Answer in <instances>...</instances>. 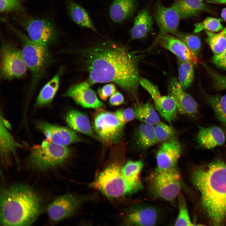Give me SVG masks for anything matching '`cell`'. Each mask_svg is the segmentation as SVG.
Wrapping results in <instances>:
<instances>
[{"label": "cell", "mask_w": 226, "mask_h": 226, "mask_svg": "<svg viewBox=\"0 0 226 226\" xmlns=\"http://www.w3.org/2000/svg\"><path fill=\"white\" fill-rule=\"evenodd\" d=\"M206 1L211 4H226V0H206Z\"/></svg>", "instance_id": "f6af8a7d"}, {"label": "cell", "mask_w": 226, "mask_h": 226, "mask_svg": "<svg viewBox=\"0 0 226 226\" xmlns=\"http://www.w3.org/2000/svg\"><path fill=\"white\" fill-rule=\"evenodd\" d=\"M63 68H60L55 75L42 88L36 99L35 105L41 107L50 104L58 90Z\"/></svg>", "instance_id": "603a6c76"}, {"label": "cell", "mask_w": 226, "mask_h": 226, "mask_svg": "<svg viewBox=\"0 0 226 226\" xmlns=\"http://www.w3.org/2000/svg\"><path fill=\"white\" fill-rule=\"evenodd\" d=\"M124 145L120 143L112 145L111 153L114 160L98 175L90 186L110 198L128 194L126 186L121 174L122 166L118 158L124 151Z\"/></svg>", "instance_id": "5b68a950"}, {"label": "cell", "mask_w": 226, "mask_h": 226, "mask_svg": "<svg viewBox=\"0 0 226 226\" xmlns=\"http://www.w3.org/2000/svg\"><path fill=\"white\" fill-rule=\"evenodd\" d=\"M205 30L207 36L206 42L214 55L222 53L226 48V27L218 34Z\"/></svg>", "instance_id": "1f68e13d"}, {"label": "cell", "mask_w": 226, "mask_h": 226, "mask_svg": "<svg viewBox=\"0 0 226 226\" xmlns=\"http://www.w3.org/2000/svg\"><path fill=\"white\" fill-rule=\"evenodd\" d=\"M191 176L211 223L223 224L226 221V163L218 160L196 167Z\"/></svg>", "instance_id": "7a4b0ae2"}, {"label": "cell", "mask_w": 226, "mask_h": 226, "mask_svg": "<svg viewBox=\"0 0 226 226\" xmlns=\"http://www.w3.org/2000/svg\"><path fill=\"white\" fill-rule=\"evenodd\" d=\"M8 25L21 41L22 56L31 72V82L29 92L30 96L38 83L45 75L48 67L52 62V55L48 47L34 42L22 31L10 24Z\"/></svg>", "instance_id": "277c9868"}, {"label": "cell", "mask_w": 226, "mask_h": 226, "mask_svg": "<svg viewBox=\"0 0 226 226\" xmlns=\"http://www.w3.org/2000/svg\"><path fill=\"white\" fill-rule=\"evenodd\" d=\"M179 212L175 222V226H193L189 217L186 201L183 195L180 192L178 196Z\"/></svg>", "instance_id": "836d02e7"}, {"label": "cell", "mask_w": 226, "mask_h": 226, "mask_svg": "<svg viewBox=\"0 0 226 226\" xmlns=\"http://www.w3.org/2000/svg\"><path fill=\"white\" fill-rule=\"evenodd\" d=\"M91 198L88 196L66 194L55 199L47 208L51 221L58 222L75 214L81 205Z\"/></svg>", "instance_id": "8fae6325"}, {"label": "cell", "mask_w": 226, "mask_h": 226, "mask_svg": "<svg viewBox=\"0 0 226 226\" xmlns=\"http://www.w3.org/2000/svg\"><path fill=\"white\" fill-rule=\"evenodd\" d=\"M133 108L135 118L142 123L154 126L160 121L157 112L149 103L136 105Z\"/></svg>", "instance_id": "4dcf8cb0"}, {"label": "cell", "mask_w": 226, "mask_h": 226, "mask_svg": "<svg viewBox=\"0 0 226 226\" xmlns=\"http://www.w3.org/2000/svg\"><path fill=\"white\" fill-rule=\"evenodd\" d=\"M148 180L153 193L165 200H175L180 192V176L176 166L165 170L156 169Z\"/></svg>", "instance_id": "52a82bcc"}, {"label": "cell", "mask_w": 226, "mask_h": 226, "mask_svg": "<svg viewBox=\"0 0 226 226\" xmlns=\"http://www.w3.org/2000/svg\"><path fill=\"white\" fill-rule=\"evenodd\" d=\"M0 223L3 226H28L36 220L42 210L41 199L32 187L14 183L0 192Z\"/></svg>", "instance_id": "3957f363"}, {"label": "cell", "mask_w": 226, "mask_h": 226, "mask_svg": "<svg viewBox=\"0 0 226 226\" xmlns=\"http://www.w3.org/2000/svg\"><path fill=\"white\" fill-rule=\"evenodd\" d=\"M221 16L223 19L226 22V8L222 10Z\"/></svg>", "instance_id": "bcb514c9"}, {"label": "cell", "mask_w": 226, "mask_h": 226, "mask_svg": "<svg viewBox=\"0 0 226 226\" xmlns=\"http://www.w3.org/2000/svg\"><path fill=\"white\" fill-rule=\"evenodd\" d=\"M69 15L78 25L89 29L99 34L86 11L74 0H67Z\"/></svg>", "instance_id": "4316f807"}, {"label": "cell", "mask_w": 226, "mask_h": 226, "mask_svg": "<svg viewBox=\"0 0 226 226\" xmlns=\"http://www.w3.org/2000/svg\"><path fill=\"white\" fill-rule=\"evenodd\" d=\"M8 123L1 116L0 125V153L3 162L8 159L11 153H15L16 149L22 147L17 142L8 131Z\"/></svg>", "instance_id": "83f0119b"}, {"label": "cell", "mask_w": 226, "mask_h": 226, "mask_svg": "<svg viewBox=\"0 0 226 226\" xmlns=\"http://www.w3.org/2000/svg\"><path fill=\"white\" fill-rule=\"evenodd\" d=\"M212 60L216 66L226 70V48L221 53L214 55Z\"/></svg>", "instance_id": "7bdbcfd3"}, {"label": "cell", "mask_w": 226, "mask_h": 226, "mask_svg": "<svg viewBox=\"0 0 226 226\" xmlns=\"http://www.w3.org/2000/svg\"><path fill=\"white\" fill-rule=\"evenodd\" d=\"M196 140L198 145L206 149H212L223 145L225 141V134L217 126L204 127L198 125Z\"/></svg>", "instance_id": "ffe728a7"}, {"label": "cell", "mask_w": 226, "mask_h": 226, "mask_svg": "<svg viewBox=\"0 0 226 226\" xmlns=\"http://www.w3.org/2000/svg\"><path fill=\"white\" fill-rule=\"evenodd\" d=\"M139 83L141 86L150 94L153 100L161 96L157 87L150 81L144 78H140Z\"/></svg>", "instance_id": "60d3db41"}, {"label": "cell", "mask_w": 226, "mask_h": 226, "mask_svg": "<svg viewBox=\"0 0 226 226\" xmlns=\"http://www.w3.org/2000/svg\"><path fill=\"white\" fill-rule=\"evenodd\" d=\"M91 85L85 81L71 85L63 96L71 98L77 105L85 108L104 109L105 105L98 98Z\"/></svg>", "instance_id": "7c38bea8"}, {"label": "cell", "mask_w": 226, "mask_h": 226, "mask_svg": "<svg viewBox=\"0 0 226 226\" xmlns=\"http://www.w3.org/2000/svg\"><path fill=\"white\" fill-rule=\"evenodd\" d=\"M160 213L156 207L140 205L130 209L125 216L124 223L127 225L154 226L158 223Z\"/></svg>", "instance_id": "4fadbf2b"}, {"label": "cell", "mask_w": 226, "mask_h": 226, "mask_svg": "<svg viewBox=\"0 0 226 226\" xmlns=\"http://www.w3.org/2000/svg\"><path fill=\"white\" fill-rule=\"evenodd\" d=\"M143 166V161L139 160H129L122 167L121 174L128 194L135 193L143 188L140 175Z\"/></svg>", "instance_id": "d6986e66"}, {"label": "cell", "mask_w": 226, "mask_h": 226, "mask_svg": "<svg viewBox=\"0 0 226 226\" xmlns=\"http://www.w3.org/2000/svg\"><path fill=\"white\" fill-rule=\"evenodd\" d=\"M201 1H203V0H201Z\"/></svg>", "instance_id": "7dc6e473"}, {"label": "cell", "mask_w": 226, "mask_h": 226, "mask_svg": "<svg viewBox=\"0 0 226 226\" xmlns=\"http://www.w3.org/2000/svg\"><path fill=\"white\" fill-rule=\"evenodd\" d=\"M75 55L80 70L86 73L87 81L112 83L136 99L140 77L141 56L120 43L109 38L77 48Z\"/></svg>", "instance_id": "6da1fadb"}, {"label": "cell", "mask_w": 226, "mask_h": 226, "mask_svg": "<svg viewBox=\"0 0 226 226\" xmlns=\"http://www.w3.org/2000/svg\"><path fill=\"white\" fill-rule=\"evenodd\" d=\"M137 7L136 0H114L109 9L110 17L116 24H121L130 18Z\"/></svg>", "instance_id": "44dd1931"}, {"label": "cell", "mask_w": 226, "mask_h": 226, "mask_svg": "<svg viewBox=\"0 0 226 226\" xmlns=\"http://www.w3.org/2000/svg\"><path fill=\"white\" fill-rule=\"evenodd\" d=\"M70 155V150L67 146L55 144L46 139L31 149L26 161L31 169L44 171L61 166Z\"/></svg>", "instance_id": "8992f818"}, {"label": "cell", "mask_w": 226, "mask_h": 226, "mask_svg": "<svg viewBox=\"0 0 226 226\" xmlns=\"http://www.w3.org/2000/svg\"><path fill=\"white\" fill-rule=\"evenodd\" d=\"M155 106L161 117L170 125L176 118L178 112L175 98L168 95L160 96L154 100Z\"/></svg>", "instance_id": "484cf974"}, {"label": "cell", "mask_w": 226, "mask_h": 226, "mask_svg": "<svg viewBox=\"0 0 226 226\" xmlns=\"http://www.w3.org/2000/svg\"><path fill=\"white\" fill-rule=\"evenodd\" d=\"M93 116V129L103 144L112 146L121 142L125 125L115 113L104 109H97Z\"/></svg>", "instance_id": "ba28073f"}, {"label": "cell", "mask_w": 226, "mask_h": 226, "mask_svg": "<svg viewBox=\"0 0 226 226\" xmlns=\"http://www.w3.org/2000/svg\"><path fill=\"white\" fill-rule=\"evenodd\" d=\"M154 133L157 143H163L175 137L176 131L170 125L159 122L154 125Z\"/></svg>", "instance_id": "e575fe53"}, {"label": "cell", "mask_w": 226, "mask_h": 226, "mask_svg": "<svg viewBox=\"0 0 226 226\" xmlns=\"http://www.w3.org/2000/svg\"><path fill=\"white\" fill-rule=\"evenodd\" d=\"M168 89L169 94L176 101L178 113L195 117L198 113L197 103L191 96L184 91L176 78H173L170 81Z\"/></svg>", "instance_id": "2e32d148"}, {"label": "cell", "mask_w": 226, "mask_h": 226, "mask_svg": "<svg viewBox=\"0 0 226 226\" xmlns=\"http://www.w3.org/2000/svg\"><path fill=\"white\" fill-rule=\"evenodd\" d=\"M114 113L119 121L124 125L135 118L133 108H131L119 109Z\"/></svg>", "instance_id": "f35d334b"}, {"label": "cell", "mask_w": 226, "mask_h": 226, "mask_svg": "<svg viewBox=\"0 0 226 226\" xmlns=\"http://www.w3.org/2000/svg\"><path fill=\"white\" fill-rule=\"evenodd\" d=\"M182 151L180 143L175 137L162 143L156 154V169L165 170L176 167Z\"/></svg>", "instance_id": "5bb4252c"}, {"label": "cell", "mask_w": 226, "mask_h": 226, "mask_svg": "<svg viewBox=\"0 0 226 226\" xmlns=\"http://www.w3.org/2000/svg\"><path fill=\"white\" fill-rule=\"evenodd\" d=\"M172 6L181 19L196 16L202 12H211L201 0H175Z\"/></svg>", "instance_id": "cb8c5ba5"}, {"label": "cell", "mask_w": 226, "mask_h": 226, "mask_svg": "<svg viewBox=\"0 0 226 226\" xmlns=\"http://www.w3.org/2000/svg\"><path fill=\"white\" fill-rule=\"evenodd\" d=\"M21 8L20 0H0V11L7 13L17 11Z\"/></svg>", "instance_id": "ab89813d"}, {"label": "cell", "mask_w": 226, "mask_h": 226, "mask_svg": "<svg viewBox=\"0 0 226 226\" xmlns=\"http://www.w3.org/2000/svg\"><path fill=\"white\" fill-rule=\"evenodd\" d=\"M0 76L11 80L24 77L28 68L23 58L21 50L12 43H2L0 48Z\"/></svg>", "instance_id": "9c48e42d"}, {"label": "cell", "mask_w": 226, "mask_h": 226, "mask_svg": "<svg viewBox=\"0 0 226 226\" xmlns=\"http://www.w3.org/2000/svg\"><path fill=\"white\" fill-rule=\"evenodd\" d=\"M202 65L212 78L214 88L217 90L226 89V76L218 73L205 63Z\"/></svg>", "instance_id": "74e56055"}, {"label": "cell", "mask_w": 226, "mask_h": 226, "mask_svg": "<svg viewBox=\"0 0 226 226\" xmlns=\"http://www.w3.org/2000/svg\"><path fill=\"white\" fill-rule=\"evenodd\" d=\"M174 54L179 61L191 62L196 65L199 62L197 56L178 38L169 34L156 39L155 42Z\"/></svg>", "instance_id": "ac0fdd59"}, {"label": "cell", "mask_w": 226, "mask_h": 226, "mask_svg": "<svg viewBox=\"0 0 226 226\" xmlns=\"http://www.w3.org/2000/svg\"><path fill=\"white\" fill-rule=\"evenodd\" d=\"M197 56L200 51L201 42L197 35L183 33H179L176 36Z\"/></svg>", "instance_id": "8d00e7d4"}, {"label": "cell", "mask_w": 226, "mask_h": 226, "mask_svg": "<svg viewBox=\"0 0 226 226\" xmlns=\"http://www.w3.org/2000/svg\"><path fill=\"white\" fill-rule=\"evenodd\" d=\"M21 23L30 38L40 45L49 48L58 40L57 29L46 19L27 17L22 20Z\"/></svg>", "instance_id": "30bf717a"}, {"label": "cell", "mask_w": 226, "mask_h": 226, "mask_svg": "<svg viewBox=\"0 0 226 226\" xmlns=\"http://www.w3.org/2000/svg\"><path fill=\"white\" fill-rule=\"evenodd\" d=\"M116 91L115 84L110 83H107L98 90V95L100 99L104 101L106 100Z\"/></svg>", "instance_id": "b9f144b4"}, {"label": "cell", "mask_w": 226, "mask_h": 226, "mask_svg": "<svg viewBox=\"0 0 226 226\" xmlns=\"http://www.w3.org/2000/svg\"><path fill=\"white\" fill-rule=\"evenodd\" d=\"M37 126L45 135L46 139L55 144L66 146L82 141L74 131L66 127L45 122L38 123Z\"/></svg>", "instance_id": "9a60e30c"}, {"label": "cell", "mask_w": 226, "mask_h": 226, "mask_svg": "<svg viewBox=\"0 0 226 226\" xmlns=\"http://www.w3.org/2000/svg\"><path fill=\"white\" fill-rule=\"evenodd\" d=\"M154 127V125L141 123L136 129L133 139L137 148L145 150L157 143Z\"/></svg>", "instance_id": "d4e9b609"}, {"label": "cell", "mask_w": 226, "mask_h": 226, "mask_svg": "<svg viewBox=\"0 0 226 226\" xmlns=\"http://www.w3.org/2000/svg\"><path fill=\"white\" fill-rule=\"evenodd\" d=\"M124 102V98L122 94L118 91H116L110 97L109 102L113 106H118Z\"/></svg>", "instance_id": "ee69618b"}, {"label": "cell", "mask_w": 226, "mask_h": 226, "mask_svg": "<svg viewBox=\"0 0 226 226\" xmlns=\"http://www.w3.org/2000/svg\"><path fill=\"white\" fill-rule=\"evenodd\" d=\"M66 121L73 130L99 140L91 127L88 117L83 113L75 110H71L66 115Z\"/></svg>", "instance_id": "7402d4cb"}, {"label": "cell", "mask_w": 226, "mask_h": 226, "mask_svg": "<svg viewBox=\"0 0 226 226\" xmlns=\"http://www.w3.org/2000/svg\"><path fill=\"white\" fill-rule=\"evenodd\" d=\"M205 98L206 103L213 109L226 132V94H207Z\"/></svg>", "instance_id": "f546056e"}, {"label": "cell", "mask_w": 226, "mask_h": 226, "mask_svg": "<svg viewBox=\"0 0 226 226\" xmlns=\"http://www.w3.org/2000/svg\"><path fill=\"white\" fill-rule=\"evenodd\" d=\"M153 21L146 9L142 10L136 16L133 26L130 30L132 39H140L146 36L152 30Z\"/></svg>", "instance_id": "f1b7e54d"}, {"label": "cell", "mask_w": 226, "mask_h": 226, "mask_svg": "<svg viewBox=\"0 0 226 226\" xmlns=\"http://www.w3.org/2000/svg\"><path fill=\"white\" fill-rule=\"evenodd\" d=\"M222 19L211 17L206 18L202 21L194 25V32L199 33L203 30H207L212 32H217L223 29L221 24Z\"/></svg>", "instance_id": "d590c367"}, {"label": "cell", "mask_w": 226, "mask_h": 226, "mask_svg": "<svg viewBox=\"0 0 226 226\" xmlns=\"http://www.w3.org/2000/svg\"><path fill=\"white\" fill-rule=\"evenodd\" d=\"M193 65L191 62L179 61L178 81L184 90L189 88L192 83L194 77Z\"/></svg>", "instance_id": "d6a6232c"}, {"label": "cell", "mask_w": 226, "mask_h": 226, "mask_svg": "<svg viewBox=\"0 0 226 226\" xmlns=\"http://www.w3.org/2000/svg\"><path fill=\"white\" fill-rule=\"evenodd\" d=\"M155 18L159 29V33L157 39L166 34H171L176 36L178 35L180 18L172 6L166 7L159 3Z\"/></svg>", "instance_id": "e0dca14e"}]
</instances>
